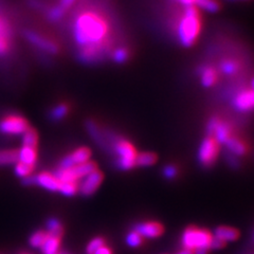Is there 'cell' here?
I'll return each mask as SVG.
<instances>
[{"mask_svg":"<svg viewBox=\"0 0 254 254\" xmlns=\"http://www.w3.org/2000/svg\"><path fill=\"white\" fill-rule=\"evenodd\" d=\"M72 33L75 43L81 48L101 45L107 42L109 26L105 17L98 12L84 11L75 17Z\"/></svg>","mask_w":254,"mask_h":254,"instance_id":"obj_1","label":"cell"},{"mask_svg":"<svg viewBox=\"0 0 254 254\" xmlns=\"http://www.w3.org/2000/svg\"><path fill=\"white\" fill-rule=\"evenodd\" d=\"M177 38L181 46L192 47L201 32L199 11L194 4L186 5L177 22Z\"/></svg>","mask_w":254,"mask_h":254,"instance_id":"obj_2","label":"cell"},{"mask_svg":"<svg viewBox=\"0 0 254 254\" xmlns=\"http://www.w3.org/2000/svg\"><path fill=\"white\" fill-rule=\"evenodd\" d=\"M213 235L208 230L199 228H188L181 236V245L184 249L196 250L199 248L210 249Z\"/></svg>","mask_w":254,"mask_h":254,"instance_id":"obj_3","label":"cell"},{"mask_svg":"<svg viewBox=\"0 0 254 254\" xmlns=\"http://www.w3.org/2000/svg\"><path fill=\"white\" fill-rule=\"evenodd\" d=\"M115 153L118 156V168L122 171L131 170L136 165L137 150L130 142L124 139H119L115 143Z\"/></svg>","mask_w":254,"mask_h":254,"instance_id":"obj_4","label":"cell"},{"mask_svg":"<svg viewBox=\"0 0 254 254\" xmlns=\"http://www.w3.org/2000/svg\"><path fill=\"white\" fill-rule=\"evenodd\" d=\"M95 170H98L97 164L89 160L70 169H60L54 175L61 182H77Z\"/></svg>","mask_w":254,"mask_h":254,"instance_id":"obj_5","label":"cell"},{"mask_svg":"<svg viewBox=\"0 0 254 254\" xmlns=\"http://www.w3.org/2000/svg\"><path fill=\"white\" fill-rule=\"evenodd\" d=\"M219 152L217 141L212 136H208L201 142L200 147L198 149V160L205 168H210L215 163Z\"/></svg>","mask_w":254,"mask_h":254,"instance_id":"obj_6","label":"cell"},{"mask_svg":"<svg viewBox=\"0 0 254 254\" xmlns=\"http://www.w3.org/2000/svg\"><path fill=\"white\" fill-rule=\"evenodd\" d=\"M23 34H25L27 41L34 47H36L39 50H42L51 55H55L60 52V47L57 43L41 34H38L35 31L26 30Z\"/></svg>","mask_w":254,"mask_h":254,"instance_id":"obj_7","label":"cell"},{"mask_svg":"<svg viewBox=\"0 0 254 254\" xmlns=\"http://www.w3.org/2000/svg\"><path fill=\"white\" fill-rule=\"evenodd\" d=\"M29 128L25 118L17 115H10L0 121V132L4 134H22Z\"/></svg>","mask_w":254,"mask_h":254,"instance_id":"obj_8","label":"cell"},{"mask_svg":"<svg viewBox=\"0 0 254 254\" xmlns=\"http://www.w3.org/2000/svg\"><path fill=\"white\" fill-rule=\"evenodd\" d=\"M107 50H108L107 42L101 45L84 47V48H81V50L78 51L77 58L79 61L85 64H93L101 61L103 58H104Z\"/></svg>","mask_w":254,"mask_h":254,"instance_id":"obj_9","label":"cell"},{"mask_svg":"<svg viewBox=\"0 0 254 254\" xmlns=\"http://www.w3.org/2000/svg\"><path fill=\"white\" fill-rule=\"evenodd\" d=\"M103 181V174L95 170L82 178V182L78 186V190L84 196H90L97 190Z\"/></svg>","mask_w":254,"mask_h":254,"instance_id":"obj_10","label":"cell"},{"mask_svg":"<svg viewBox=\"0 0 254 254\" xmlns=\"http://www.w3.org/2000/svg\"><path fill=\"white\" fill-rule=\"evenodd\" d=\"M91 150L87 147H79L72 154L66 156L60 163V169H70L75 165L85 163L90 160Z\"/></svg>","mask_w":254,"mask_h":254,"instance_id":"obj_11","label":"cell"},{"mask_svg":"<svg viewBox=\"0 0 254 254\" xmlns=\"http://www.w3.org/2000/svg\"><path fill=\"white\" fill-rule=\"evenodd\" d=\"M13 31L9 20L0 14V57H4L11 50Z\"/></svg>","mask_w":254,"mask_h":254,"instance_id":"obj_12","label":"cell"},{"mask_svg":"<svg viewBox=\"0 0 254 254\" xmlns=\"http://www.w3.org/2000/svg\"><path fill=\"white\" fill-rule=\"evenodd\" d=\"M34 185L39 186L45 190H51V192H58L61 187V181L54 174L44 172L34 177Z\"/></svg>","mask_w":254,"mask_h":254,"instance_id":"obj_13","label":"cell"},{"mask_svg":"<svg viewBox=\"0 0 254 254\" xmlns=\"http://www.w3.org/2000/svg\"><path fill=\"white\" fill-rule=\"evenodd\" d=\"M134 231H137L142 237L156 238L163 233V227L156 221L140 222L134 227Z\"/></svg>","mask_w":254,"mask_h":254,"instance_id":"obj_14","label":"cell"},{"mask_svg":"<svg viewBox=\"0 0 254 254\" xmlns=\"http://www.w3.org/2000/svg\"><path fill=\"white\" fill-rule=\"evenodd\" d=\"M234 107L240 111L254 109V90H243L238 92L233 99Z\"/></svg>","mask_w":254,"mask_h":254,"instance_id":"obj_15","label":"cell"},{"mask_svg":"<svg viewBox=\"0 0 254 254\" xmlns=\"http://www.w3.org/2000/svg\"><path fill=\"white\" fill-rule=\"evenodd\" d=\"M217 238H219L220 241L228 243V242H234L236 241L238 236H240V233L236 229L231 228V227H218L215 231H214V235Z\"/></svg>","mask_w":254,"mask_h":254,"instance_id":"obj_16","label":"cell"},{"mask_svg":"<svg viewBox=\"0 0 254 254\" xmlns=\"http://www.w3.org/2000/svg\"><path fill=\"white\" fill-rule=\"evenodd\" d=\"M225 144L229 149V152L232 155H234L235 157L244 156L246 153H247V145H246L242 140L237 139L235 137H230Z\"/></svg>","mask_w":254,"mask_h":254,"instance_id":"obj_17","label":"cell"},{"mask_svg":"<svg viewBox=\"0 0 254 254\" xmlns=\"http://www.w3.org/2000/svg\"><path fill=\"white\" fill-rule=\"evenodd\" d=\"M214 136L213 138L217 141V143H221V144H225V143L228 141V139L231 136V127L226 122L219 121L218 125L216 126L215 130L213 131Z\"/></svg>","mask_w":254,"mask_h":254,"instance_id":"obj_18","label":"cell"},{"mask_svg":"<svg viewBox=\"0 0 254 254\" xmlns=\"http://www.w3.org/2000/svg\"><path fill=\"white\" fill-rule=\"evenodd\" d=\"M18 161L25 164L33 165L36 161V150L35 147L30 146H22L18 150Z\"/></svg>","mask_w":254,"mask_h":254,"instance_id":"obj_19","label":"cell"},{"mask_svg":"<svg viewBox=\"0 0 254 254\" xmlns=\"http://www.w3.org/2000/svg\"><path fill=\"white\" fill-rule=\"evenodd\" d=\"M61 245V237L48 234L45 244L42 246V251L44 254H58Z\"/></svg>","mask_w":254,"mask_h":254,"instance_id":"obj_20","label":"cell"},{"mask_svg":"<svg viewBox=\"0 0 254 254\" xmlns=\"http://www.w3.org/2000/svg\"><path fill=\"white\" fill-rule=\"evenodd\" d=\"M201 84L204 87H212L217 81V72L212 67H203L200 69Z\"/></svg>","mask_w":254,"mask_h":254,"instance_id":"obj_21","label":"cell"},{"mask_svg":"<svg viewBox=\"0 0 254 254\" xmlns=\"http://www.w3.org/2000/svg\"><path fill=\"white\" fill-rule=\"evenodd\" d=\"M193 4L197 9L209 13H215L220 9V3L217 0H193Z\"/></svg>","mask_w":254,"mask_h":254,"instance_id":"obj_22","label":"cell"},{"mask_svg":"<svg viewBox=\"0 0 254 254\" xmlns=\"http://www.w3.org/2000/svg\"><path fill=\"white\" fill-rule=\"evenodd\" d=\"M18 161V152L14 149L0 150V165L14 164Z\"/></svg>","mask_w":254,"mask_h":254,"instance_id":"obj_23","label":"cell"},{"mask_svg":"<svg viewBox=\"0 0 254 254\" xmlns=\"http://www.w3.org/2000/svg\"><path fill=\"white\" fill-rule=\"evenodd\" d=\"M157 161V157L155 154L153 153H140L137 154V158H136V164L139 166H152L156 163Z\"/></svg>","mask_w":254,"mask_h":254,"instance_id":"obj_24","label":"cell"},{"mask_svg":"<svg viewBox=\"0 0 254 254\" xmlns=\"http://www.w3.org/2000/svg\"><path fill=\"white\" fill-rule=\"evenodd\" d=\"M86 127H87V130H88V132L90 133V136L92 137V139L95 142L99 143V144H101V145L105 144L104 139H103V136H102V132H101V130H100V128L98 127L97 124H95L92 121H88L86 123Z\"/></svg>","mask_w":254,"mask_h":254,"instance_id":"obj_25","label":"cell"},{"mask_svg":"<svg viewBox=\"0 0 254 254\" xmlns=\"http://www.w3.org/2000/svg\"><path fill=\"white\" fill-rule=\"evenodd\" d=\"M47 230H48L47 233L53 236L61 237L63 234V226L61 224V221L57 218H51L48 220Z\"/></svg>","mask_w":254,"mask_h":254,"instance_id":"obj_26","label":"cell"},{"mask_svg":"<svg viewBox=\"0 0 254 254\" xmlns=\"http://www.w3.org/2000/svg\"><path fill=\"white\" fill-rule=\"evenodd\" d=\"M111 58H113V61L117 64H124L129 59V51L127 48L120 47L113 52Z\"/></svg>","mask_w":254,"mask_h":254,"instance_id":"obj_27","label":"cell"},{"mask_svg":"<svg viewBox=\"0 0 254 254\" xmlns=\"http://www.w3.org/2000/svg\"><path fill=\"white\" fill-rule=\"evenodd\" d=\"M48 237V233L44 231H37L31 235L29 243L31 247L33 248H42V246L45 244Z\"/></svg>","mask_w":254,"mask_h":254,"instance_id":"obj_28","label":"cell"},{"mask_svg":"<svg viewBox=\"0 0 254 254\" xmlns=\"http://www.w3.org/2000/svg\"><path fill=\"white\" fill-rule=\"evenodd\" d=\"M220 70L221 72L226 75H233L237 72L238 65L237 63L231 60L222 61L220 64Z\"/></svg>","mask_w":254,"mask_h":254,"instance_id":"obj_29","label":"cell"},{"mask_svg":"<svg viewBox=\"0 0 254 254\" xmlns=\"http://www.w3.org/2000/svg\"><path fill=\"white\" fill-rule=\"evenodd\" d=\"M22 134H23V136H22L23 146H30V147H35L36 146V144H37V134L33 129L28 128Z\"/></svg>","mask_w":254,"mask_h":254,"instance_id":"obj_30","label":"cell"},{"mask_svg":"<svg viewBox=\"0 0 254 254\" xmlns=\"http://www.w3.org/2000/svg\"><path fill=\"white\" fill-rule=\"evenodd\" d=\"M60 192L65 196H73L78 190L77 182H61Z\"/></svg>","mask_w":254,"mask_h":254,"instance_id":"obj_31","label":"cell"},{"mask_svg":"<svg viewBox=\"0 0 254 254\" xmlns=\"http://www.w3.org/2000/svg\"><path fill=\"white\" fill-rule=\"evenodd\" d=\"M65 14H66V12L63 11L61 7L57 4V5L52 6L51 9L48 10L47 18L52 22H58L64 17V16H65Z\"/></svg>","mask_w":254,"mask_h":254,"instance_id":"obj_32","label":"cell"},{"mask_svg":"<svg viewBox=\"0 0 254 254\" xmlns=\"http://www.w3.org/2000/svg\"><path fill=\"white\" fill-rule=\"evenodd\" d=\"M68 114V106L65 104H60L58 106H55L50 113V118L52 120L59 121L62 120L63 118H65Z\"/></svg>","mask_w":254,"mask_h":254,"instance_id":"obj_33","label":"cell"},{"mask_svg":"<svg viewBox=\"0 0 254 254\" xmlns=\"http://www.w3.org/2000/svg\"><path fill=\"white\" fill-rule=\"evenodd\" d=\"M143 237L137 232V231H131L126 236V243L131 248H138L142 245Z\"/></svg>","mask_w":254,"mask_h":254,"instance_id":"obj_34","label":"cell"},{"mask_svg":"<svg viewBox=\"0 0 254 254\" xmlns=\"http://www.w3.org/2000/svg\"><path fill=\"white\" fill-rule=\"evenodd\" d=\"M33 169H34L33 165H29V164L22 163V162H18L15 166V173L17 176L26 178V177H29L32 174Z\"/></svg>","mask_w":254,"mask_h":254,"instance_id":"obj_35","label":"cell"},{"mask_svg":"<svg viewBox=\"0 0 254 254\" xmlns=\"http://www.w3.org/2000/svg\"><path fill=\"white\" fill-rule=\"evenodd\" d=\"M103 246H105V242L102 237H95L90 241V243L87 245L86 252L87 254H94L95 251L99 250Z\"/></svg>","mask_w":254,"mask_h":254,"instance_id":"obj_36","label":"cell"},{"mask_svg":"<svg viewBox=\"0 0 254 254\" xmlns=\"http://www.w3.org/2000/svg\"><path fill=\"white\" fill-rule=\"evenodd\" d=\"M177 174H178L177 168H176V166H174V165H166L165 168L163 169L164 177L168 178V179H174L175 177L177 176Z\"/></svg>","mask_w":254,"mask_h":254,"instance_id":"obj_37","label":"cell"},{"mask_svg":"<svg viewBox=\"0 0 254 254\" xmlns=\"http://www.w3.org/2000/svg\"><path fill=\"white\" fill-rule=\"evenodd\" d=\"M226 246V243L220 241L219 238L213 236L212 241H211V244H210V249H214V250H218V249H221L224 248Z\"/></svg>","mask_w":254,"mask_h":254,"instance_id":"obj_38","label":"cell"},{"mask_svg":"<svg viewBox=\"0 0 254 254\" xmlns=\"http://www.w3.org/2000/svg\"><path fill=\"white\" fill-rule=\"evenodd\" d=\"M219 121H220V120H219V119H217V118H212L211 120L209 121L208 125H206V131H208L209 136H212V134H213V131L215 130L216 126L218 125Z\"/></svg>","mask_w":254,"mask_h":254,"instance_id":"obj_39","label":"cell"},{"mask_svg":"<svg viewBox=\"0 0 254 254\" xmlns=\"http://www.w3.org/2000/svg\"><path fill=\"white\" fill-rule=\"evenodd\" d=\"M75 1H76V0H61V1L58 3V5L61 7L63 11H65L67 13V11L74 4Z\"/></svg>","mask_w":254,"mask_h":254,"instance_id":"obj_40","label":"cell"},{"mask_svg":"<svg viewBox=\"0 0 254 254\" xmlns=\"http://www.w3.org/2000/svg\"><path fill=\"white\" fill-rule=\"evenodd\" d=\"M228 161H229L230 165L232 166V168H237V166H238L237 157H235V156H234V155H232V154L228 157Z\"/></svg>","mask_w":254,"mask_h":254,"instance_id":"obj_41","label":"cell"},{"mask_svg":"<svg viewBox=\"0 0 254 254\" xmlns=\"http://www.w3.org/2000/svg\"><path fill=\"white\" fill-rule=\"evenodd\" d=\"M94 254H113V252H111V250L108 247H106V246H103L99 250L95 251Z\"/></svg>","mask_w":254,"mask_h":254,"instance_id":"obj_42","label":"cell"},{"mask_svg":"<svg viewBox=\"0 0 254 254\" xmlns=\"http://www.w3.org/2000/svg\"><path fill=\"white\" fill-rule=\"evenodd\" d=\"M29 4L33 7H41L42 3L39 0H29Z\"/></svg>","mask_w":254,"mask_h":254,"instance_id":"obj_43","label":"cell"},{"mask_svg":"<svg viewBox=\"0 0 254 254\" xmlns=\"http://www.w3.org/2000/svg\"><path fill=\"white\" fill-rule=\"evenodd\" d=\"M208 248H199V249H196L194 250V254H208L209 253Z\"/></svg>","mask_w":254,"mask_h":254,"instance_id":"obj_44","label":"cell"},{"mask_svg":"<svg viewBox=\"0 0 254 254\" xmlns=\"http://www.w3.org/2000/svg\"><path fill=\"white\" fill-rule=\"evenodd\" d=\"M177 1H178L179 3H181L184 6L193 4V0H177Z\"/></svg>","mask_w":254,"mask_h":254,"instance_id":"obj_45","label":"cell"},{"mask_svg":"<svg viewBox=\"0 0 254 254\" xmlns=\"http://www.w3.org/2000/svg\"><path fill=\"white\" fill-rule=\"evenodd\" d=\"M176 254H194V251L189 250V249H182L181 251L177 252Z\"/></svg>","mask_w":254,"mask_h":254,"instance_id":"obj_46","label":"cell"},{"mask_svg":"<svg viewBox=\"0 0 254 254\" xmlns=\"http://www.w3.org/2000/svg\"><path fill=\"white\" fill-rule=\"evenodd\" d=\"M251 87H252V90H254V78L252 79V82H251Z\"/></svg>","mask_w":254,"mask_h":254,"instance_id":"obj_47","label":"cell"},{"mask_svg":"<svg viewBox=\"0 0 254 254\" xmlns=\"http://www.w3.org/2000/svg\"><path fill=\"white\" fill-rule=\"evenodd\" d=\"M21 254H27V253H21Z\"/></svg>","mask_w":254,"mask_h":254,"instance_id":"obj_48","label":"cell"},{"mask_svg":"<svg viewBox=\"0 0 254 254\" xmlns=\"http://www.w3.org/2000/svg\"><path fill=\"white\" fill-rule=\"evenodd\" d=\"M231 1H233V0H231Z\"/></svg>","mask_w":254,"mask_h":254,"instance_id":"obj_49","label":"cell"},{"mask_svg":"<svg viewBox=\"0 0 254 254\" xmlns=\"http://www.w3.org/2000/svg\"><path fill=\"white\" fill-rule=\"evenodd\" d=\"M58 254H59V253H58ZM64 254H65V253H64Z\"/></svg>","mask_w":254,"mask_h":254,"instance_id":"obj_50","label":"cell"}]
</instances>
